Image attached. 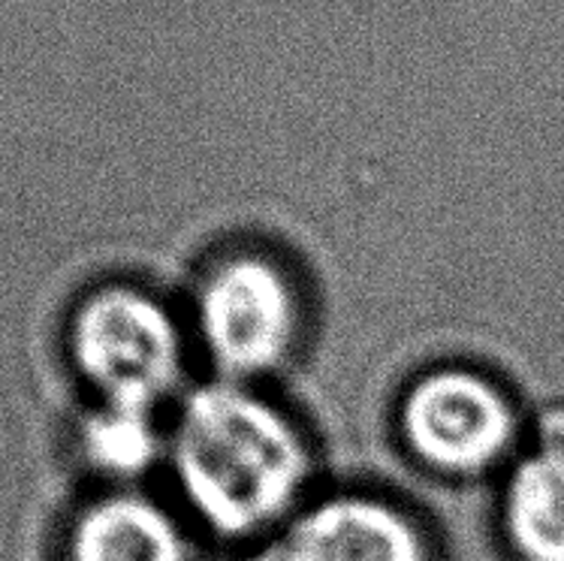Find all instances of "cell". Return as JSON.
<instances>
[{
  "instance_id": "obj_3",
  "label": "cell",
  "mask_w": 564,
  "mask_h": 561,
  "mask_svg": "<svg viewBox=\"0 0 564 561\" xmlns=\"http://www.w3.org/2000/svg\"><path fill=\"white\" fill-rule=\"evenodd\" d=\"M61 350L85 404L170 413L199 378L182 296L133 276L94 281L69 302Z\"/></svg>"
},
{
  "instance_id": "obj_2",
  "label": "cell",
  "mask_w": 564,
  "mask_h": 561,
  "mask_svg": "<svg viewBox=\"0 0 564 561\" xmlns=\"http://www.w3.org/2000/svg\"><path fill=\"white\" fill-rule=\"evenodd\" d=\"M187 326L199 375L284 387L312 356L321 299L296 253L269 236H227L191 269Z\"/></svg>"
},
{
  "instance_id": "obj_4",
  "label": "cell",
  "mask_w": 564,
  "mask_h": 561,
  "mask_svg": "<svg viewBox=\"0 0 564 561\" xmlns=\"http://www.w3.org/2000/svg\"><path fill=\"white\" fill-rule=\"evenodd\" d=\"M531 408L489 363L441 356L416 366L390 401V438L411 468L441 486H489L529 447Z\"/></svg>"
},
{
  "instance_id": "obj_8",
  "label": "cell",
  "mask_w": 564,
  "mask_h": 561,
  "mask_svg": "<svg viewBox=\"0 0 564 561\" xmlns=\"http://www.w3.org/2000/svg\"><path fill=\"white\" fill-rule=\"evenodd\" d=\"M170 413L85 404L73 423V453L97 486H151L163 477Z\"/></svg>"
},
{
  "instance_id": "obj_7",
  "label": "cell",
  "mask_w": 564,
  "mask_h": 561,
  "mask_svg": "<svg viewBox=\"0 0 564 561\" xmlns=\"http://www.w3.org/2000/svg\"><path fill=\"white\" fill-rule=\"evenodd\" d=\"M489 526L505 561H564V404L531 417L529 447L492 483Z\"/></svg>"
},
{
  "instance_id": "obj_6",
  "label": "cell",
  "mask_w": 564,
  "mask_h": 561,
  "mask_svg": "<svg viewBox=\"0 0 564 561\" xmlns=\"http://www.w3.org/2000/svg\"><path fill=\"white\" fill-rule=\"evenodd\" d=\"M58 561H208L185 514L154 486H94L61 528Z\"/></svg>"
},
{
  "instance_id": "obj_1",
  "label": "cell",
  "mask_w": 564,
  "mask_h": 561,
  "mask_svg": "<svg viewBox=\"0 0 564 561\" xmlns=\"http://www.w3.org/2000/svg\"><path fill=\"white\" fill-rule=\"evenodd\" d=\"M163 481L208 550L242 552L333 477L317 425L284 387L199 375L166 417Z\"/></svg>"
},
{
  "instance_id": "obj_5",
  "label": "cell",
  "mask_w": 564,
  "mask_h": 561,
  "mask_svg": "<svg viewBox=\"0 0 564 561\" xmlns=\"http://www.w3.org/2000/svg\"><path fill=\"white\" fill-rule=\"evenodd\" d=\"M257 561H449L438 519L390 483L329 481Z\"/></svg>"
}]
</instances>
